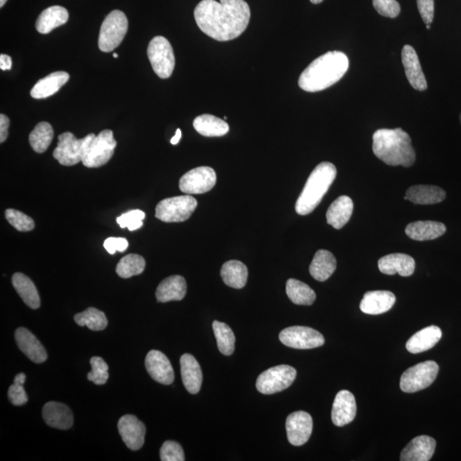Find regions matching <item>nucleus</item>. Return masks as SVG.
I'll return each mask as SVG.
<instances>
[{"instance_id": "obj_37", "label": "nucleus", "mask_w": 461, "mask_h": 461, "mask_svg": "<svg viewBox=\"0 0 461 461\" xmlns=\"http://www.w3.org/2000/svg\"><path fill=\"white\" fill-rule=\"evenodd\" d=\"M54 131L51 125L46 122L38 123L29 135V144L34 152L41 154L46 152L53 140Z\"/></svg>"}, {"instance_id": "obj_12", "label": "nucleus", "mask_w": 461, "mask_h": 461, "mask_svg": "<svg viewBox=\"0 0 461 461\" xmlns=\"http://www.w3.org/2000/svg\"><path fill=\"white\" fill-rule=\"evenodd\" d=\"M284 346L297 350H310L324 346L325 338L318 331L306 326H291L279 333Z\"/></svg>"}, {"instance_id": "obj_52", "label": "nucleus", "mask_w": 461, "mask_h": 461, "mask_svg": "<svg viewBox=\"0 0 461 461\" xmlns=\"http://www.w3.org/2000/svg\"><path fill=\"white\" fill-rule=\"evenodd\" d=\"M322 1L323 0H310V2L314 4H321Z\"/></svg>"}, {"instance_id": "obj_38", "label": "nucleus", "mask_w": 461, "mask_h": 461, "mask_svg": "<svg viewBox=\"0 0 461 461\" xmlns=\"http://www.w3.org/2000/svg\"><path fill=\"white\" fill-rule=\"evenodd\" d=\"M213 330L217 340L219 351L224 356H231L235 350V335L234 331L225 323L214 321Z\"/></svg>"}, {"instance_id": "obj_45", "label": "nucleus", "mask_w": 461, "mask_h": 461, "mask_svg": "<svg viewBox=\"0 0 461 461\" xmlns=\"http://www.w3.org/2000/svg\"><path fill=\"white\" fill-rule=\"evenodd\" d=\"M160 457L162 461H184L182 447L175 441H166L161 447Z\"/></svg>"}, {"instance_id": "obj_7", "label": "nucleus", "mask_w": 461, "mask_h": 461, "mask_svg": "<svg viewBox=\"0 0 461 461\" xmlns=\"http://www.w3.org/2000/svg\"><path fill=\"white\" fill-rule=\"evenodd\" d=\"M197 202L192 196L166 198L157 205L156 217L163 222H183L192 217Z\"/></svg>"}, {"instance_id": "obj_44", "label": "nucleus", "mask_w": 461, "mask_h": 461, "mask_svg": "<svg viewBox=\"0 0 461 461\" xmlns=\"http://www.w3.org/2000/svg\"><path fill=\"white\" fill-rule=\"evenodd\" d=\"M145 214L140 209L129 211V212L120 215L116 222L122 228H128L129 231H135L143 227V219Z\"/></svg>"}, {"instance_id": "obj_46", "label": "nucleus", "mask_w": 461, "mask_h": 461, "mask_svg": "<svg viewBox=\"0 0 461 461\" xmlns=\"http://www.w3.org/2000/svg\"><path fill=\"white\" fill-rule=\"evenodd\" d=\"M373 7L378 14L395 19L400 12V4L396 0H373Z\"/></svg>"}, {"instance_id": "obj_18", "label": "nucleus", "mask_w": 461, "mask_h": 461, "mask_svg": "<svg viewBox=\"0 0 461 461\" xmlns=\"http://www.w3.org/2000/svg\"><path fill=\"white\" fill-rule=\"evenodd\" d=\"M356 409L354 395L348 390L339 391L333 405L331 420L339 428L350 424L355 420Z\"/></svg>"}, {"instance_id": "obj_51", "label": "nucleus", "mask_w": 461, "mask_h": 461, "mask_svg": "<svg viewBox=\"0 0 461 461\" xmlns=\"http://www.w3.org/2000/svg\"><path fill=\"white\" fill-rule=\"evenodd\" d=\"M182 130H180V128H178L177 130H176L175 135L173 138H172V140L170 141L171 144L177 145L180 139H182Z\"/></svg>"}, {"instance_id": "obj_10", "label": "nucleus", "mask_w": 461, "mask_h": 461, "mask_svg": "<svg viewBox=\"0 0 461 461\" xmlns=\"http://www.w3.org/2000/svg\"><path fill=\"white\" fill-rule=\"evenodd\" d=\"M118 142L114 139V133L109 129L99 133L89 144L84 155L83 162L89 169L105 165L113 157Z\"/></svg>"}, {"instance_id": "obj_1", "label": "nucleus", "mask_w": 461, "mask_h": 461, "mask_svg": "<svg viewBox=\"0 0 461 461\" xmlns=\"http://www.w3.org/2000/svg\"><path fill=\"white\" fill-rule=\"evenodd\" d=\"M251 15L244 0H202L194 10L198 28L217 41L239 37L247 29Z\"/></svg>"}, {"instance_id": "obj_39", "label": "nucleus", "mask_w": 461, "mask_h": 461, "mask_svg": "<svg viewBox=\"0 0 461 461\" xmlns=\"http://www.w3.org/2000/svg\"><path fill=\"white\" fill-rule=\"evenodd\" d=\"M74 320L80 326H88L90 330L98 331L105 330L108 320L105 313L95 308H88L85 311L76 314Z\"/></svg>"}, {"instance_id": "obj_49", "label": "nucleus", "mask_w": 461, "mask_h": 461, "mask_svg": "<svg viewBox=\"0 0 461 461\" xmlns=\"http://www.w3.org/2000/svg\"><path fill=\"white\" fill-rule=\"evenodd\" d=\"M9 127H10V120L6 115H0V143H4L7 140Z\"/></svg>"}, {"instance_id": "obj_48", "label": "nucleus", "mask_w": 461, "mask_h": 461, "mask_svg": "<svg viewBox=\"0 0 461 461\" xmlns=\"http://www.w3.org/2000/svg\"><path fill=\"white\" fill-rule=\"evenodd\" d=\"M108 252L113 255L116 252H124L128 248V241L124 238H108L103 244Z\"/></svg>"}, {"instance_id": "obj_16", "label": "nucleus", "mask_w": 461, "mask_h": 461, "mask_svg": "<svg viewBox=\"0 0 461 461\" xmlns=\"http://www.w3.org/2000/svg\"><path fill=\"white\" fill-rule=\"evenodd\" d=\"M145 368L150 376L162 385H169L175 380L173 367L167 357L159 351H150L145 357Z\"/></svg>"}, {"instance_id": "obj_25", "label": "nucleus", "mask_w": 461, "mask_h": 461, "mask_svg": "<svg viewBox=\"0 0 461 461\" xmlns=\"http://www.w3.org/2000/svg\"><path fill=\"white\" fill-rule=\"evenodd\" d=\"M442 335V331L438 326L425 327L409 338L406 344L407 350L412 354H420L429 351L440 341Z\"/></svg>"}, {"instance_id": "obj_22", "label": "nucleus", "mask_w": 461, "mask_h": 461, "mask_svg": "<svg viewBox=\"0 0 461 461\" xmlns=\"http://www.w3.org/2000/svg\"><path fill=\"white\" fill-rule=\"evenodd\" d=\"M42 415L47 425L58 430L71 429L74 423L71 408L60 403H47L43 407Z\"/></svg>"}, {"instance_id": "obj_24", "label": "nucleus", "mask_w": 461, "mask_h": 461, "mask_svg": "<svg viewBox=\"0 0 461 461\" xmlns=\"http://www.w3.org/2000/svg\"><path fill=\"white\" fill-rule=\"evenodd\" d=\"M180 372L185 389L189 393L197 394L202 386V373L195 357L184 354L180 358Z\"/></svg>"}, {"instance_id": "obj_15", "label": "nucleus", "mask_w": 461, "mask_h": 461, "mask_svg": "<svg viewBox=\"0 0 461 461\" xmlns=\"http://www.w3.org/2000/svg\"><path fill=\"white\" fill-rule=\"evenodd\" d=\"M118 432L129 450L137 451L143 447L145 426L135 415H124L118 421Z\"/></svg>"}, {"instance_id": "obj_19", "label": "nucleus", "mask_w": 461, "mask_h": 461, "mask_svg": "<svg viewBox=\"0 0 461 461\" xmlns=\"http://www.w3.org/2000/svg\"><path fill=\"white\" fill-rule=\"evenodd\" d=\"M15 338L20 351L33 363L41 364L47 360L44 346L31 331L24 327H19L16 330Z\"/></svg>"}, {"instance_id": "obj_36", "label": "nucleus", "mask_w": 461, "mask_h": 461, "mask_svg": "<svg viewBox=\"0 0 461 461\" xmlns=\"http://www.w3.org/2000/svg\"><path fill=\"white\" fill-rule=\"evenodd\" d=\"M286 294L289 299L296 305H312L316 299V292L308 284L295 279L287 280Z\"/></svg>"}, {"instance_id": "obj_2", "label": "nucleus", "mask_w": 461, "mask_h": 461, "mask_svg": "<svg viewBox=\"0 0 461 461\" xmlns=\"http://www.w3.org/2000/svg\"><path fill=\"white\" fill-rule=\"evenodd\" d=\"M350 67V61L342 51H328L317 58L299 77V87L306 92L323 91L341 80Z\"/></svg>"}, {"instance_id": "obj_55", "label": "nucleus", "mask_w": 461, "mask_h": 461, "mask_svg": "<svg viewBox=\"0 0 461 461\" xmlns=\"http://www.w3.org/2000/svg\"><path fill=\"white\" fill-rule=\"evenodd\" d=\"M426 29H430V24H426Z\"/></svg>"}, {"instance_id": "obj_47", "label": "nucleus", "mask_w": 461, "mask_h": 461, "mask_svg": "<svg viewBox=\"0 0 461 461\" xmlns=\"http://www.w3.org/2000/svg\"><path fill=\"white\" fill-rule=\"evenodd\" d=\"M417 6L425 24H432L434 19V0H417Z\"/></svg>"}, {"instance_id": "obj_34", "label": "nucleus", "mask_w": 461, "mask_h": 461, "mask_svg": "<svg viewBox=\"0 0 461 461\" xmlns=\"http://www.w3.org/2000/svg\"><path fill=\"white\" fill-rule=\"evenodd\" d=\"M193 127L200 135L205 137H222L229 132V125L217 116L204 114L194 120Z\"/></svg>"}, {"instance_id": "obj_50", "label": "nucleus", "mask_w": 461, "mask_h": 461, "mask_svg": "<svg viewBox=\"0 0 461 461\" xmlns=\"http://www.w3.org/2000/svg\"><path fill=\"white\" fill-rule=\"evenodd\" d=\"M12 67V60L10 56L6 54L0 55V68L2 71H11Z\"/></svg>"}, {"instance_id": "obj_28", "label": "nucleus", "mask_w": 461, "mask_h": 461, "mask_svg": "<svg viewBox=\"0 0 461 461\" xmlns=\"http://www.w3.org/2000/svg\"><path fill=\"white\" fill-rule=\"evenodd\" d=\"M70 80V75L67 72L57 71L51 73L49 76L42 78L34 85L32 88V98L36 99H42L53 96L59 89L68 83Z\"/></svg>"}, {"instance_id": "obj_9", "label": "nucleus", "mask_w": 461, "mask_h": 461, "mask_svg": "<svg viewBox=\"0 0 461 461\" xmlns=\"http://www.w3.org/2000/svg\"><path fill=\"white\" fill-rule=\"evenodd\" d=\"M439 366L433 361H425L405 371L400 377V390L406 393L425 389L437 378Z\"/></svg>"}, {"instance_id": "obj_20", "label": "nucleus", "mask_w": 461, "mask_h": 461, "mask_svg": "<svg viewBox=\"0 0 461 461\" xmlns=\"http://www.w3.org/2000/svg\"><path fill=\"white\" fill-rule=\"evenodd\" d=\"M378 269L387 275L399 274L400 276L408 277L415 272V261L406 254H390L379 259Z\"/></svg>"}, {"instance_id": "obj_23", "label": "nucleus", "mask_w": 461, "mask_h": 461, "mask_svg": "<svg viewBox=\"0 0 461 461\" xmlns=\"http://www.w3.org/2000/svg\"><path fill=\"white\" fill-rule=\"evenodd\" d=\"M395 303V296L391 291H368L361 301L360 309L365 314L377 316L389 311Z\"/></svg>"}, {"instance_id": "obj_32", "label": "nucleus", "mask_w": 461, "mask_h": 461, "mask_svg": "<svg viewBox=\"0 0 461 461\" xmlns=\"http://www.w3.org/2000/svg\"><path fill=\"white\" fill-rule=\"evenodd\" d=\"M68 20V12L66 8L54 6L41 12L36 21V29L41 33H49L53 29L66 24Z\"/></svg>"}, {"instance_id": "obj_41", "label": "nucleus", "mask_w": 461, "mask_h": 461, "mask_svg": "<svg viewBox=\"0 0 461 461\" xmlns=\"http://www.w3.org/2000/svg\"><path fill=\"white\" fill-rule=\"evenodd\" d=\"M25 380L26 375L19 373L15 377L14 383L9 388L8 398L14 406H23L28 403V395L24 388Z\"/></svg>"}, {"instance_id": "obj_43", "label": "nucleus", "mask_w": 461, "mask_h": 461, "mask_svg": "<svg viewBox=\"0 0 461 461\" xmlns=\"http://www.w3.org/2000/svg\"><path fill=\"white\" fill-rule=\"evenodd\" d=\"M92 366L91 372L88 374V379L92 381L97 385H103L106 383L108 378H109V367L101 357L94 356L90 361Z\"/></svg>"}, {"instance_id": "obj_40", "label": "nucleus", "mask_w": 461, "mask_h": 461, "mask_svg": "<svg viewBox=\"0 0 461 461\" xmlns=\"http://www.w3.org/2000/svg\"><path fill=\"white\" fill-rule=\"evenodd\" d=\"M145 261L143 257L137 254H129L124 257L116 266V274L123 279H129L144 272Z\"/></svg>"}, {"instance_id": "obj_3", "label": "nucleus", "mask_w": 461, "mask_h": 461, "mask_svg": "<svg viewBox=\"0 0 461 461\" xmlns=\"http://www.w3.org/2000/svg\"><path fill=\"white\" fill-rule=\"evenodd\" d=\"M375 156L390 166L411 167L416 155L408 133L402 128L378 129L373 136Z\"/></svg>"}, {"instance_id": "obj_26", "label": "nucleus", "mask_w": 461, "mask_h": 461, "mask_svg": "<svg viewBox=\"0 0 461 461\" xmlns=\"http://www.w3.org/2000/svg\"><path fill=\"white\" fill-rule=\"evenodd\" d=\"M353 209H354V204L350 197H338L327 210V223L335 229H341L350 221Z\"/></svg>"}, {"instance_id": "obj_30", "label": "nucleus", "mask_w": 461, "mask_h": 461, "mask_svg": "<svg viewBox=\"0 0 461 461\" xmlns=\"http://www.w3.org/2000/svg\"><path fill=\"white\" fill-rule=\"evenodd\" d=\"M447 228L445 224L437 222H416L408 224L406 234L417 241L433 240L445 234Z\"/></svg>"}, {"instance_id": "obj_11", "label": "nucleus", "mask_w": 461, "mask_h": 461, "mask_svg": "<svg viewBox=\"0 0 461 461\" xmlns=\"http://www.w3.org/2000/svg\"><path fill=\"white\" fill-rule=\"evenodd\" d=\"M296 377L295 368L287 365L276 366L260 374L257 380V389L264 395L278 393L290 387Z\"/></svg>"}, {"instance_id": "obj_33", "label": "nucleus", "mask_w": 461, "mask_h": 461, "mask_svg": "<svg viewBox=\"0 0 461 461\" xmlns=\"http://www.w3.org/2000/svg\"><path fill=\"white\" fill-rule=\"evenodd\" d=\"M13 286L24 304L32 309L41 307V299L36 284L25 274L16 273L11 279Z\"/></svg>"}, {"instance_id": "obj_27", "label": "nucleus", "mask_w": 461, "mask_h": 461, "mask_svg": "<svg viewBox=\"0 0 461 461\" xmlns=\"http://www.w3.org/2000/svg\"><path fill=\"white\" fill-rule=\"evenodd\" d=\"M187 286L185 279L180 275H173L162 280L156 291L159 303L182 300L187 294Z\"/></svg>"}, {"instance_id": "obj_5", "label": "nucleus", "mask_w": 461, "mask_h": 461, "mask_svg": "<svg viewBox=\"0 0 461 461\" xmlns=\"http://www.w3.org/2000/svg\"><path fill=\"white\" fill-rule=\"evenodd\" d=\"M128 29V21L124 12L111 11L103 21L99 33L98 47L103 53H110L120 45Z\"/></svg>"}, {"instance_id": "obj_54", "label": "nucleus", "mask_w": 461, "mask_h": 461, "mask_svg": "<svg viewBox=\"0 0 461 461\" xmlns=\"http://www.w3.org/2000/svg\"><path fill=\"white\" fill-rule=\"evenodd\" d=\"M113 57H114L115 58H118V53H113Z\"/></svg>"}, {"instance_id": "obj_29", "label": "nucleus", "mask_w": 461, "mask_h": 461, "mask_svg": "<svg viewBox=\"0 0 461 461\" xmlns=\"http://www.w3.org/2000/svg\"><path fill=\"white\" fill-rule=\"evenodd\" d=\"M406 196L413 204L429 205L445 200L446 192L436 185H418L408 188Z\"/></svg>"}, {"instance_id": "obj_53", "label": "nucleus", "mask_w": 461, "mask_h": 461, "mask_svg": "<svg viewBox=\"0 0 461 461\" xmlns=\"http://www.w3.org/2000/svg\"><path fill=\"white\" fill-rule=\"evenodd\" d=\"M7 2V0H0V7H3Z\"/></svg>"}, {"instance_id": "obj_8", "label": "nucleus", "mask_w": 461, "mask_h": 461, "mask_svg": "<svg viewBox=\"0 0 461 461\" xmlns=\"http://www.w3.org/2000/svg\"><path fill=\"white\" fill-rule=\"evenodd\" d=\"M148 58L153 71L161 79H167L173 74L175 58L173 47L166 38L157 36L150 41Z\"/></svg>"}, {"instance_id": "obj_4", "label": "nucleus", "mask_w": 461, "mask_h": 461, "mask_svg": "<svg viewBox=\"0 0 461 461\" xmlns=\"http://www.w3.org/2000/svg\"><path fill=\"white\" fill-rule=\"evenodd\" d=\"M337 169L333 163H320L309 175L303 192H301L296 204V212L300 215L312 213L321 204L322 198L333 185Z\"/></svg>"}, {"instance_id": "obj_31", "label": "nucleus", "mask_w": 461, "mask_h": 461, "mask_svg": "<svg viewBox=\"0 0 461 461\" xmlns=\"http://www.w3.org/2000/svg\"><path fill=\"white\" fill-rule=\"evenodd\" d=\"M337 269V260L335 257L326 249H320L316 253L309 266V273L318 281H326Z\"/></svg>"}, {"instance_id": "obj_13", "label": "nucleus", "mask_w": 461, "mask_h": 461, "mask_svg": "<svg viewBox=\"0 0 461 461\" xmlns=\"http://www.w3.org/2000/svg\"><path fill=\"white\" fill-rule=\"evenodd\" d=\"M217 174L212 167H198L185 174L180 180V191L188 195L208 192L217 184Z\"/></svg>"}, {"instance_id": "obj_17", "label": "nucleus", "mask_w": 461, "mask_h": 461, "mask_svg": "<svg viewBox=\"0 0 461 461\" xmlns=\"http://www.w3.org/2000/svg\"><path fill=\"white\" fill-rule=\"evenodd\" d=\"M402 62L408 83L418 91L428 89V81L420 66L419 57L413 46H404L402 51Z\"/></svg>"}, {"instance_id": "obj_21", "label": "nucleus", "mask_w": 461, "mask_h": 461, "mask_svg": "<svg viewBox=\"0 0 461 461\" xmlns=\"http://www.w3.org/2000/svg\"><path fill=\"white\" fill-rule=\"evenodd\" d=\"M436 446L437 442L432 437H417L404 447L400 460L402 461H428L432 459Z\"/></svg>"}, {"instance_id": "obj_42", "label": "nucleus", "mask_w": 461, "mask_h": 461, "mask_svg": "<svg viewBox=\"0 0 461 461\" xmlns=\"http://www.w3.org/2000/svg\"><path fill=\"white\" fill-rule=\"evenodd\" d=\"M6 218L13 227L19 232L32 231L36 226L33 219L19 210L8 209L6 210Z\"/></svg>"}, {"instance_id": "obj_56", "label": "nucleus", "mask_w": 461, "mask_h": 461, "mask_svg": "<svg viewBox=\"0 0 461 461\" xmlns=\"http://www.w3.org/2000/svg\"><path fill=\"white\" fill-rule=\"evenodd\" d=\"M460 123H461V114L460 115Z\"/></svg>"}, {"instance_id": "obj_6", "label": "nucleus", "mask_w": 461, "mask_h": 461, "mask_svg": "<svg viewBox=\"0 0 461 461\" xmlns=\"http://www.w3.org/2000/svg\"><path fill=\"white\" fill-rule=\"evenodd\" d=\"M89 133L83 139H77L72 133L66 132L58 136V143L54 150L53 157L63 166H73L83 162L86 150L95 138Z\"/></svg>"}, {"instance_id": "obj_14", "label": "nucleus", "mask_w": 461, "mask_h": 461, "mask_svg": "<svg viewBox=\"0 0 461 461\" xmlns=\"http://www.w3.org/2000/svg\"><path fill=\"white\" fill-rule=\"evenodd\" d=\"M286 432L289 442L301 446L309 441L313 432V420L307 412L292 413L286 419Z\"/></svg>"}, {"instance_id": "obj_35", "label": "nucleus", "mask_w": 461, "mask_h": 461, "mask_svg": "<svg viewBox=\"0 0 461 461\" xmlns=\"http://www.w3.org/2000/svg\"><path fill=\"white\" fill-rule=\"evenodd\" d=\"M224 283L234 289H242L248 279V269L243 262L232 260L224 264L221 270Z\"/></svg>"}]
</instances>
